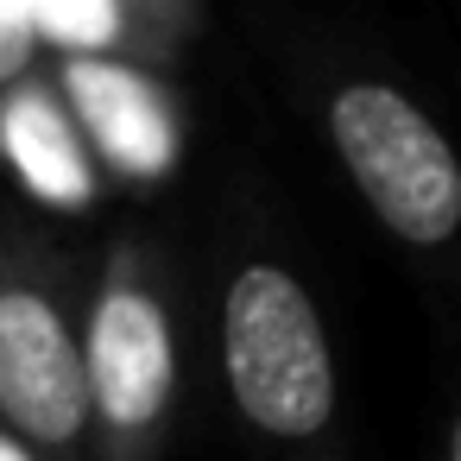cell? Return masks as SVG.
Here are the masks:
<instances>
[{
  "label": "cell",
  "instance_id": "obj_2",
  "mask_svg": "<svg viewBox=\"0 0 461 461\" xmlns=\"http://www.w3.org/2000/svg\"><path fill=\"white\" fill-rule=\"evenodd\" d=\"M329 127L348 177L360 184V196L392 234L436 247L461 228V165L448 140L423 121V108H411L398 89L360 83L335 95Z\"/></svg>",
  "mask_w": 461,
  "mask_h": 461
},
{
  "label": "cell",
  "instance_id": "obj_9",
  "mask_svg": "<svg viewBox=\"0 0 461 461\" xmlns=\"http://www.w3.org/2000/svg\"><path fill=\"white\" fill-rule=\"evenodd\" d=\"M0 461H32V455L20 448V436H7V429H0Z\"/></svg>",
  "mask_w": 461,
  "mask_h": 461
},
{
  "label": "cell",
  "instance_id": "obj_4",
  "mask_svg": "<svg viewBox=\"0 0 461 461\" xmlns=\"http://www.w3.org/2000/svg\"><path fill=\"white\" fill-rule=\"evenodd\" d=\"M83 379H89V404H102L108 423L133 429V423L158 417V404L171 392V329H165L152 297L108 291L95 303L89 348H83Z\"/></svg>",
  "mask_w": 461,
  "mask_h": 461
},
{
  "label": "cell",
  "instance_id": "obj_1",
  "mask_svg": "<svg viewBox=\"0 0 461 461\" xmlns=\"http://www.w3.org/2000/svg\"><path fill=\"white\" fill-rule=\"evenodd\" d=\"M228 385L240 411L272 436H316L335 411V366L322 348L316 303L278 266H247L221 310Z\"/></svg>",
  "mask_w": 461,
  "mask_h": 461
},
{
  "label": "cell",
  "instance_id": "obj_8",
  "mask_svg": "<svg viewBox=\"0 0 461 461\" xmlns=\"http://www.w3.org/2000/svg\"><path fill=\"white\" fill-rule=\"evenodd\" d=\"M26 58H32V32L20 26V14L7 0H0V83H14L26 70Z\"/></svg>",
  "mask_w": 461,
  "mask_h": 461
},
{
  "label": "cell",
  "instance_id": "obj_10",
  "mask_svg": "<svg viewBox=\"0 0 461 461\" xmlns=\"http://www.w3.org/2000/svg\"><path fill=\"white\" fill-rule=\"evenodd\" d=\"M448 461H461V417H455V442H448Z\"/></svg>",
  "mask_w": 461,
  "mask_h": 461
},
{
  "label": "cell",
  "instance_id": "obj_5",
  "mask_svg": "<svg viewBox=\"0 0 461 461\" xmlns=\"http://www.w3.org/2000/svg\"><path fill=\"white\" fill-rule=\"evenodd\" d=\"M70 83V102L83 114V127L95 133V146L133 171V177H158L171 158H177V127L158 102V89L121 64H102V58H70L64 70Z\"/></svg>",
  "mask_w": 461,
  "mask_h": 461
},
{
  "label": "cell",
  "instance_id": "obj_6",
  "mask_svg": "<svg viewBox=\"0 0 461 461\" xmlns=\"http://www.w3.org/2000/svg\"><path fill=\"white\" fill-rule=\"evenodd\" d=\"M0 152L20 171V184L51 209H83L95 190L89 158H83V146L51 95H32V89L7 95V108H0Z\"/></svg>",
  "mask_w": 461,
  "mask_h": 461
},
{
  "label": "cell",
  "instance_id": "obj_3",
  "mask_svg": "<svg viewBox=\"0 0 461 461\" xmlns=\"http://www.w3.org/2000/svg\"><path fill=\"white\" fill-rule=\"evenodd\" d=\"M0 411L32 442H70L89 417L83 348L39 291H0Z\"/></svg>",
  "mask_w": 461,
  "mask_h": 461
},
{
  "label": "cell",
  "instance_id": "obj_7",
  "mask_svg": "<svg viewBox=\"0 0 461 461\" xmlns=\"http://www.w3.org/2000/svg\"><path fill=\"white\" fill-rule=\"evenodd\" d=\"M20 14V26L39 39H58V45H77V51H95L121 32V14L114 0H7Z\"/></svg>",
  "mask_w": 461,
  "mask_h": 461
}]
</instances>
